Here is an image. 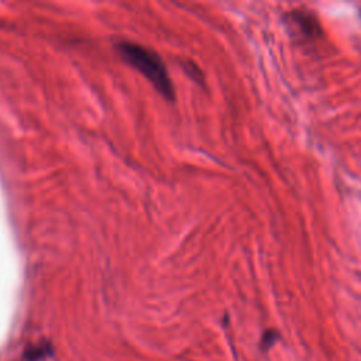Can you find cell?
<instances>
[{
  "mask_svg": "<svg viewBox=\"0 0 361 361\" xmlns=\"http://www.w3.org/2000/svg\"><path fill=\"white\" fill-rule=\"evenodd\" d=\"M116 48L120 56L142 73L164 97L169 100L173 99L172 82L162 59L155 52L133 42H120Z\"/></svg>",
  "mask_w": 361,
  "mask_h": 361,
  "instance_id": "6da1fadb",
  "label": "cell"
},
{
  "mask_svg": "<svg viewBox=\"0 0 361 361\" xmlns=\"http://www.w3.org/2000/svg\"><path fill=\"white\" fill-rule=\"evenodd\" d=\"M52 353V348L49 344H35L27 347L24 351V358L28 361H38L42 360L44 357H48Z\"/></svg>",
  "mask_w": 361,
  "mask_h": 361,
  "instance_id": "7a4b0ae2",
  "label": "cell"
}]
</instances>
